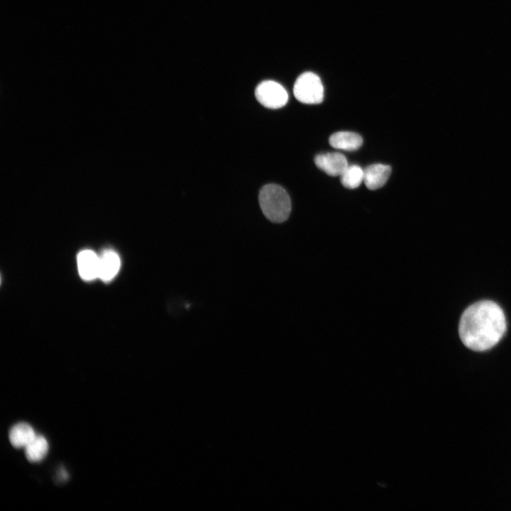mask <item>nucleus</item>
<instances>
[{
    "mask_svg": "<svg viewBox=\"0 0 511 511\" xmlns=\"http://www.w3.org/2000/svg\"><path fill=\"white\" fill-rule=\"evenodd\" d=\"M121 266L119 256L113 251H106L99 256L98 278L109 282L118 273Z\"/></svg>",
    "mask_w": 511,
    "mask_h": 511,
    "instance_id": "6e6552de",
    "label": "nucleus"
},
{
    "mask_svg": "<svg viewBox=\"0 0 511 511\" xmlns=\"http://www.w3.org/2000/svg\"><path fill=\"white\" fill-rule=\"evenodd\" d=\"M255 95L261 105L269 109L281 108L288 101V94L285 89L273 80L261 82L256 88Z\"/></svg>",
    "mask_w": 511,
    "mask_h": 511,
    "instance_id": "20e7f679",
    "label": "nucleus"
},
{
    "mask_svg": "<svg viewBox=\"0 0 511 511\" xmlns=\"http://www.w3.org/2000/svg\"><path fill=\"white\" fill-rule=\"evenodd\" d=\"M363 170L358 165H348L340 175L341 182L346 188L354 189L363 182Z\"/></svg>",
    "mask_w": 511,
    "mask_h": 511,
    "instance_id": "f8f14e48",
    "label": "nucleus"
},
{
    "mask_svg": "<svg viewBox=\"0 0 511 511\" xmlns=\"http://www.w3.org/2000/svg\"><path fill=\"white\" fill-rule=\"evenodd\" d=\"M48 451V441L41 435L35 436L34 439L25 447L26 456L31 462H38L43 459Z\"/></svg>",
    "mask_w": 511,
    "mask_h": 511,
    "instance_id": "9b49d317",
    "label": "nucleus"
},
{
    "mask_svg": "<svg viewBox=\"0 0 511 511\" xmlns=\"http://www.w3.org/2000/svg\"><path fill=\"white\" fill-rule=\"evenodd\" d=\"M363 182L368 189L374 190L382 187L388 181L391 167L384 164H373L363 170Z\"/></svg>",
    "mask_w": 511,
    "mask_h": 511,
    "instance_id": "423d86ee",
    "label": "nucleus"
},
{
    "mask_svg": "<svg viewBox=\"0 0 511 511\" xmlns=\"http://www.w3.org/2000/svg\"><path fill=\"white\" fill-rule=\"evenodd\" d=\"M314 163L317 167L331 176H340L348 165L346 157L339 153L317 155Z\"/></svg>",
    "mask_w": 511,
    "mask_h": 511,
    "instance_id": "39448f33",
    "label": "nucleus"
},
{
    "mask_svg": "<svg viewBox=\"0 0 511 511\" xmlns=\"http://www.w3.org/2000/svg\"><path fill=\"white\" fill-rule=\"evenodd\" d=\"M329 143L332 147L337 149L353 151L361 146L363 139L361 136L356 133L339 131L330 136Z\"/></svg>",
    "mask_w": 511,
    "mask_h": 511,
    "instance_id": "1a4fd4ad",
    "label": "nucleus"
},
{
    "mask_svg": "<svg viewBox=\"0 0 511 511\" xmlns=\"http://www.w3.org/2000/svg\"><path fill=\"white\" fill-rule=\"evenodd\" d=\"M458 335L463 345L474 351H485L497 345L507 330L502 309L491 300H480L462 313Z\"/></svg>",
    "mask_w": 511,
    "mask_h": 511,
    "instance_id": "f257e3e1",
    "label": "nucleus"
},
{
    "mask_svg": "<svg viewBox=\"0 0 511 511\" xmlns=\"http://www.w3.org/2000/svg\"><path fill=\"white\" fill-rule=\"evenodd\" d=\"M258 201L264 216L273 223L285 221L291 211V201L281 186L268 184L259 192Z\"/></svg>",
    "mask_w": 511,
    "mask_h": 511,
    "instance_id": "f03ea898",
    "label": "nucleus"
},
{
    "mask_svg": "<svg viewBox=\"0 0 511 511\" xmlns=\"http://www.w3.org/2000/svg\"><path fill=\"white\" fill-rule=\"evenodd\" d=\"M293 93L300 102L307 104H319L324 99V87L319 77L314 72H305L296 79Z\"/></svg>",
    "mask_w": 511,
    "mask_h": 511,
    "instance_id": "7ed1b4c3",
    "label": "nucleus"
},
{
    "mask_svg": "<svg viewBox=\"0 0 511 511\" xmlns=\"http://www.w3.org/2000/svg\"><path fill=\"white\" fill-rule=\"evenodd\" d=\"M77 268L81 278L92 280L98 278L99 256L91 250H84L77 256Z\"/></svg>",
    "mask_w": 511,
    "mask_h": 511,
    "instance_id": "0eeeda50",
    "label": "nucleus"
},
{
    "mask_svg": "<svg viewBox=\"0 0 511 511\" xmlns=\"http://www.w3.org/2000/svg\"><path fill=\"white\" fill-rule=\"evenodd\" d=\"M35 436V432L31 425L21 422L11 428L9 438L13 447L21 448L26 447L34 439Z\"/></svg>",
    "mask_w": 511,
    "mask_h": 511,
    "instance_id": "9d476101",
    "label": "nucleus"
}]
</instances>
